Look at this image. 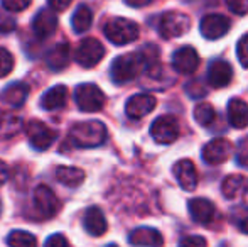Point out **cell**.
<instances>
[{"label":"cell","instance_id":"cell-1","mask_svg":"<svg viewBox=\"0 0 248 247\" xmlns=\"http://www.w3.org/2000/svg\"><path fill=\"white\" fill-rule=\"evenodd\" d=\"M108 137L107 125L100 120L78 122L69 131V141L78 148H98Z\"/></svg>","mask_w":248,"mask_h":247},{"label":"cell","instance_id":"cell-2","mask_svg":"<svg viewBox=\"0 0 248 247\" xmlns=\"http://www.w3.org/2000/svg\"><path fill=\"white\" fill-rule=\"evenodd\" d=\"M145 68L144 58L142 53H130V54H122V56L115 58V61L110 66V76L113 83L117 85H124L139 76V73Z\"/></svg>","mask_w":248,"mask_h":247},{"label":"cell","instance_id":"cell-3","mask_svg":"<svg viewBox=\"0 0 248 247\" xmlns=\"http://www.w3.org/2000/svg\"><path fill=\"white\" fill-rule=\"evenodd\" d=\"M103 33L107 36V39L110 43H113L115 46H125L128 43H134L135 39H139V29L137 22L125 17H113L110 19L103 27Z\"/></svg>","mask_w":248,"mask_h":247},{"label":"cell","instance_id":"cell-4","mask_svg":"<svg viewBox=\"0 0 248 247\" xmlns=\"http://www.w3.org/2000/svg\"><path fill=\"white\" fill-rule=\"evenodd\" d=\"M189 17L183 12H177V10H169V12L160 14L159 20H157V31L164 39H174V37L184 36L189 31Z\"/></svg>","mask_w":248,"mask_h":247},{"label":"cell","instance_id":"cell-5","mask_svg":"<svg viewBox=\"0 0 248 247\" xmlns=\"http://www.w3.org/2000/svg\"><path fill=\"white\" fill-rule=\"evenodd\" d=\"M75 100L81 112H98L105 105V93L95 83H81L76 86Z\"/></svg>","mask_w":248,"mask_h":247},{"label":"cell","instance_id":"cell-6","mask_svg":"<svg viewBox=\"0 0 248 247\" xmlns=\"http://www.w3.org/2000/svg\"><path fill=\"white\" fill-rule=\"evenodd\" d=\"M26 135L29 139V144L37 151L49 149L58 137L56 131H52L49 125L41 122V120H29L26 125Z\"/></svg>","mask_w":248,"mask_h":247},{"label":"cell","instance_id":"cell-7","mask_svg":"<svg viewBox=\"0 0 248 247\" xmlns=\"http://www.w3.org/2000/svg\"><path fill=\"white\" fill-rule=\"evenodd\" d=\"M34 208L41 218H52L61 210V201L49 186L41 185L34 191Z\"/></svg>","mask_w":248,"mask_h":247},{"label":"cell","instance_id":"cell-8","mask_svg":"<svg viewBox=\"0 0 248 247\" xmlns=\"http://www.w3.org/2000/svg\"><path fill=\"white\" fill-rule=\"evenodd\" d=\"M150 135L159 144H172L179 137V124L174 115H160L150 125Z\"/></svg>","mask_w":248,"mask_h":247},{"label":"cell","instance_id":"cell-9","mask_svg":"<svg viewBox=\"0 0 248 247\" xmlns=\"http://www.w3.org/2000/svg\"><path fill=\"white\" fill-rule=\"evenodd\" d=\"M105 56V48L95 37H88L79 43L78 49H76V61L81 65L83 68H93L103 60Z\"/></svg>","mask_w":248,"mask_h":247},{"label":"cell","instance_id":"cell-10","mask_svg":"<svg viewBox=\"0 0 248 247\" xmlns=\"http://www.w3.org/2000/svg\"><path fill=\"white\" fill-rule=\"evenodd\" d=\"M230 19L226 16H221V14H208L201 19V24H199V29H201V34L209 41L219 39V37L226 36L230 31Z\"/></svg>","mask_w":248,"mask_h":247},{"label":"cell","instance_id":"cell-11","mask_svg":"<svg viewBox=\"0 0 248 247\" xmlns=\"http://www.w3.org/2000/svg\"><path fill=\"white\" fill-rule=\"evenodd\" d=\"M233 154V144L226 139H213L202 148V159L211 166L223 165Z\"/></svg>","mask_w":248,"mask_h":247},{"label":"cell","instance_id":"cell-12","mask_svg":"<svg viewBox=\"0 0 248 247\" xmlns=\"http://www.w3.org/2000/svg\"><path fill=\"white\" fill-rule=\"evenodd\" d=\"M172 66L176 71L183 73V75H191L198 69L199 66V54L194 48L184 46L174 51L172 54Z\"/></svg>","mask_w":248,"mask_h":247},{"label":"cell","instance_id":"cell-13","mask_svg":"<svg viewBox=\"0 0 248 247\" xmlns=\"http://www.w3.org/2000/svg\"><path fill=\"white\" fill-rule=\"evenodd\" d=\"M155 99L149 93H139L128 99L125 103V112L130 119H142L155 109Z\"/></svg>","mask_w":248,"mask_h":247},{"label":"cell","instance_id":"cell-14","mask_svg":"<svg viewBox=\"0 0 248 247\" xmlns=\"http://www.w3.org/2000/svg\"><path fill=\"white\" fill-rule=\"evenodd\" d=\"M233 68L228 61L215 60L208 66V83L213 88H223L232 82Z\"/></svg>","mask_w":248,"mask_h":247},{"label":"cell","instance_id":"cell-15","mask_svg":"<svg viewBox=\"0 0 248 247\" xmlns=\"http://www.w3.org/2000/svg\"><path fill=\"white\" fill-rule=\"evenodd\" d=\"M58 27V16L51 9H41L32 20V31L39 39H47Z\"/></svg>","mask_w":248,"mask_h":247},{"label":"cell","instance_id":"cell-16","mask_svg":"<svg viewBox=\"0 0 248 247\" xmlns=\"http://www.w3.org/2000/svg\"><path fill=\"white\" fill-rule=\"evenodd\" d=\"M174 176H176L177 183L183 190L193 191L198 186V171L196 166L189 159H181L179 163H176L174 166Z\"/></svg>","mask_w":248,"mask_h":247},{"label":"cell","instance_id":"cell-17","mask_svg":"<svg viewBox=\"0 0 248 247\" xmlns=\"http://www.w3.org/2000/svg\"><path fill=\"white\" fill-rule=\"evenodd\" d=\"M187 208H189V214L193 217V220L201 225L211 224L216 214L213 201L206 200V198H193V200L187 201Z\"/></svg>","mask_w":248,"mask_h":247},{"label":"cell","instance_id":"cell-18","mask_svg":"<svg viewBox=\"0 0 248 247\" xmlns=\"http://www.w3.org/2000/svg\"><path fill=\"white\" fill-rule=\"evenodd\" d=\"M83 227L93 237H100L107 232L108 224L107 218H105L103 212L100 210L98 207H90L88 210L85 212V217H83Z\"/></svg>","mask_w":248,"mask_h":247},{"label":"cell","instance_id":"cell-19","mask_svg":"<svg viewBox=\"0 0 248 247\" xmlns=\"http://www.w3.org/2000/svg\"><path fill=\"white\" fill-rule=\"evenodd\" d=\"M71 60V48L68 43H58L47 51L46 54V65L52 71H61L69 65Z\"/></svg>","mask_w":248,"mask_h":247},{"label":"cell","instance_id":"cell-20","mask_svg":"<svg viewBox=\"0 0 248 247\" xmlns=\"http://www.w3.org/2000/svg\"><path fill=\"white\" fill-rule=\"evenodd\" d=\"M128 242L132 246H150L157 247L164 244V239L160 235L159 231L150 227H139L135 231H132V234L128 235Z\"/></svg>","mask_w":248,"mask_h":247},{"label":"cell","instance_id":"cell-21","mask_svg":"<svg viewBox=\"0 0 248 247\" xmlns=\"http://www.w3.org/2000/svg\"><path fill=\"white\" fill-rule=\"evenodd\" d=\"M68 103V88L64 85H56L41 97V107L44 110H58Z\"/></svg>","mask_w":248,"mask_h":247},{"label":"cell","instance_id":"cell-22","mask_svg":"<svg viewBox=\"0 0 248 247\" xmlns=\"http://www.w3.org/2000/svg\"><path fill=\"white\" fill-rule=\"evenodd\" d=\"M29 97V85L22 82H16L5 86L2 92V102L10 107H22Z\"/></svg>","mask_w":248,"mask_h":247},{"label":"cell","instance_id":"cell-23","mask_svg":"<svg viewBox=\"0 0 248 247\" xmlns=\"http://www.w3.org/2000/svg\"><path fill=\"white\" fill-rule=\"evenodd\" d=\"M221 191L225 195V198L228 200H235L240 198L248 191V178L243 175H230L223 180Z\"/></svg>","mask_w":248,"mask_h":247},{"label":"cell","instance_id":"cell-24","mask_svg":"<svg viewBox=\"0 0 248 247\" xmlns=\"http://www.w3.org/2000/svg\"><path fill=\"white\" fill-rule=\"evenodd\" d=\"M54 176L61 185L68 188H78L85 181V171L79 168H73V166H59L56 168Z\"/></svg>","mask_w":248,"mask_h":247},{"label":"cell","instance_id":"cell-25","mask_svg":"<svg viewBox=\"0 0 248 247\" xmlns=\"http://www.w3.org/2000/svg\"><path fill=\"white\" fill-rule=\"evenodd\" d=\"M228 120L235 129H245L248 125V103L240 99L228 102Z\"/></svg>","mask_w":248,"mask_h":247},{"label":"cell","instance_id":"cell-26","mask_svg":"<svg viewBox=\"0 0 248 247\" xmlns=\"http://www.w3.org/2000/svg\"><path fill=\"white\" fill-rule=\"evenodd\" d=\"M24 127V122L17 114L3 112L0 114V139H10L19 134Z\"/></svg>","mask_w":248,"mask_h":247},{"label":"cell","instance_id":"cell-27","mask_svg":"<svg viewBox=\"0 0 248 247\" xmlns=\"http://www.w3.org/2000/svg\"><path fill=\"white\" fill-rule=\"evenodd\" d=\"M92 24H93L92 9L86 5H79L71 17V26H73V29H75V33H78V34L86 33V31L92 27Z\"/></svg>","mask_w":248,"mask_h":247},{"label":"cell","instance_id":"cell-28","mask_svg":"<svg viewBox=\"0 0 248 247\" xmlns=\"http://www.w3.org/2000/svg\"><path fill=\"white\" fill-rule=\"evenodd\" d=\"M5 242L9 246H14V247H32V246L37 244V239L34 237L31 232L12 231L9 234V237L5 239Z\"/></svg>","mask_w":248,"mask_h":247},{"label":"cell","instance_id":"cell-29","mask_svg":"<svg viewBox=\"0 0 248 247\" xmlns=\"http://www.w3.org/2000/svg\"><path fill=\"white\" fill-rule=\"evenodd\" d=\"M215 119H216V112L211 103L204 102V103L196 105V109H194V120H196L199 125L208 127V125H211L215 122Z\"/></svg>","mask_w":248,"mask_h":247},{"label":"cell","instance_id":"cell-30","mask_svg":"<svg viewBox=\"0 0 248 247\" xmlns=\"http://www.w3.org/2000/svg\"><path fill=\"white\" fill-rule=\"evenodd\" d=\"M12 69H14V56L5 48H0V78H5Z\"/></svg>","mask_w":248,"mask_h":247},{"label":"cell","instance_id":"cell-31","mask_svg":"<svg viewBox=\"0 0 248 247\" xmlns=\"http://www.w3.org/2000/svg\"><path fill=\"white\" fill-rule=\"evenodd\" d=\"M233 222L236 224V227L242 232L248 234V207H238L235 212H233Z\"/></svg>","mask_w":248,"mask_h":247},{"label":"cell","instance_id":"cell-32","mask_svg":"<svg viewBox=\"0 0 248 247\" xmlns=\"http://www.w3.org/2000/svg\"><path fill=\"white\" fill-rule=\"evenodd\" d=\"M236 165L242 166V168H248V135L243 137L242 141L236 146Z\"/></svg>","mask_w":248,"mask_h":247},{"label":"cell","instance_id":"cell-33","mask_svg":"<svg viewBox=\"0 0 248 247\" xmlns=\"http://www.w3.org/2000/svg\"><path fill=\"white\" fill-rule=\"evenodd\" d=\"M236 56L243 68H248V34L242 37L236 44Z\"/></svg>","mask_w":248,"mask_h":247},{"label":"cell","instance_id":"cell-34","mask_svg":"<svg viewBox=\"0 0 248 247\" xmlns=\"http://www.w3.org/2000/svg\"><path fill=\"white\" fill-rule=\"evenodd\" d=\"M32 0H2V5L5 7L9 12H20V10L27 9Z\"/></svg>","mask_w":248,"mask_h":247},{"label":"cell","instance_id":"cell-35","mask_svg":"<svg viewBox=\"0 0 248 247\" xmlns=\"http://www.w3.org/2000/svg\"><path fill=\"white\" fill-rule=\"evenodd\" d=\"M226 5L233 14H238V16L248 12V0H226Z\"/></svg>","mask_w":248,"mask_h":247},{"label":"cell","instance_id":"cell-36","mask_svg":"<svg viewBox=\"0 0 248 247\" xmlns=\"http://www.w3.org/2000/svg\"><path fill=\"white\" fill-rule=\"evenodd\" d=\"M186 92L189 93L193 99H199V97L206 95V90H204V86L201 85V82H189L186 85Z\"/></svg>","mask_w":248,"mask_h":247},{"label":"cell","instance_id":"cell-37","mask_svg":"<svg viewBox=\"0 0 248 247\" xmlns=\"http://www.w3.org/2000/svg\"><path fill=\"white\" fill-rule=\"evenodd\" d=\"M46 246H47V247H56V246L64 247V246H69V241L64 237V235L54 234V235H51V237H47V239H46Z\"/></svg>","mask_w":248,"mask_h":247},{"label":"cell","instance_id":"cell-38","mask_svg":"<svg viewBox=\"0 0 248 247\" xmlns=\"http://www.w3.org/2000/svg\"><path fill=\"white\" fill-rule=\"evenodd\" d=\"M181 246H191V247H196V246H206V239L199 237V235H193V237H184L181 239L179 242Z\"/></svg>","mask_w":248,"mask_h":247},{"label":"cell","instance_id":"cell-39","mask_svg":"<svg viewBox=\"0 0 248 247\" xmlns=\"http://www.w3.org/2000/svg\"><path fill=\"white\" fill-rule=\"evenodd\" d=\"M71 2H73V0H47L49 7H51V9H54V10H66Z\"/></svg>","mask_w":248,"mask_h":247},{"label":"cell","instance_id":"cell-40","mask_svg":"<svg viewBox=\"0 0 248 247\" xmlns=\"http://www.w3.org/2000/svg\"><path fill=\"white\" fill-rule=\"evenodd\" d=\"M9 180V168L3 161H0V186Z\"/></svg>","mask_w":248,"mask_h":247},{"label":"cell","instance_id":"cell-41","mask_svg":"<svg viewBox=\"0 0 248 247\" xmlns=\"http://www.w3.org/2000/svg\"><path fill=\"white\" fill-rule=\"evenodd\" d=\"M124 2L130 7H145V5H149L152 0H124Z\"/></svg>","mask_w":248,"mask_h":247},{"label":"cell","instance_id":"cell-42","mask_svg":"<svg viewBox=\"0 0 248 247\" xmlns=\"http://www.w3.org/2000/svg\"><path fill=\"white\" fill-rule=\"evenodd\" d=\"M0 214H2V201H0Z\"/></svg>","mask_w":248,"mask_h":247}]
</instances>
